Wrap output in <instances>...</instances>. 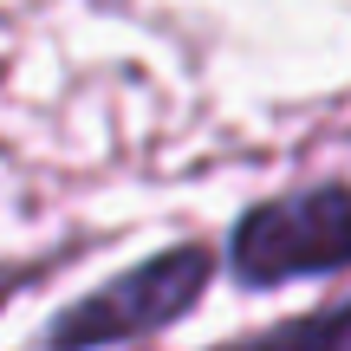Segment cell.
<instances>
[{"mask_svg": "<svg viewBox=\"0 0 351 351\" xmlns=\"http://www.w3.org/2000/svg\"><path fill=\"white\" fill-rule=\"evenodd\" d=\"M221 274V247L208 241H176V247L150 254V261L111 274L104 287H91L85 300L59 306L39 332L46 351H111V345H143L156 332H169L176 319H189L202 306V293Z\"/></svg>", "mask_w": 351, "mask_h": 351, "instance_id": "obj_1", "label": "cell"}, {"mask_svg": "<svg viewBox=\"0 0 351 351\" xmlns=\"http://www.w3.org/2000/svg\"><path fill=\"white\" fill-rule=\"evenodd\" d=\"M221 261L234 274V287H247V293L351 274V182L326 176V182H300V189H280V195L241 208V221L228 228Z\"/></svg>", "mask_w": 351, "mask_h": 351, "instance_id": "obj_2", "label": "cell"}, {"mask_svg": "<svg viewBox=\"0 0 351 351\" xmlns=\"http://www.w3.org/2000/svg\"><path fill=\"white\" fill-rule=\"evenodd\" d=\"M215 351H351V293L319 313H300L287 326H267L254 339H234V345H215Z\"/></svg>", "mask_w": 351, "mask_h": 351, "instance_id": "obj_3", "label": "cell"}, {"mask_svg": "<svg viewBox=\"0 0 351 351\" xmlns=\"http://www.w3.org/2000/svg\"><path fill=\"white\" fill-rule=\"evenodd\" d=\"M26 280H33V274H13V267H7V274H0V306H7V293H13V287H26Z\"/></svg>", "mask_w": 351, "mask_h": 351, "instance_id": "obj_4", "label": "cell"}]
</instances>
